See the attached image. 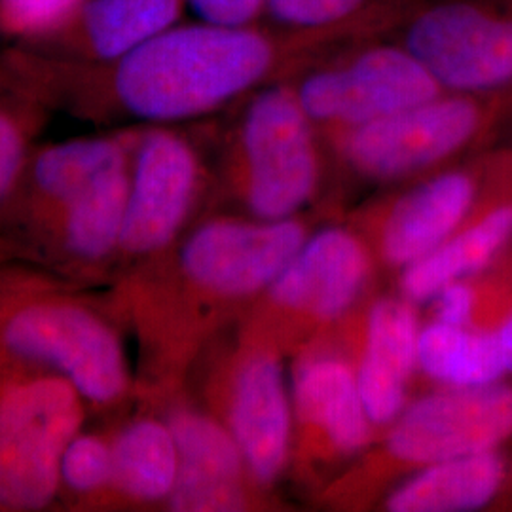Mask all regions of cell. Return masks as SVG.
<instances>
[{
  "label": "cell",
  "instance_id": "2",
  "mask_svg": "<svg viewBox=\"0 0 512 512\" xmlns=\"http://www.w3.org/2000/svg\"><path fill=\"white\" fill-rule=\"evenodd\" d=\"M122 325L103 289L0 258V366L69 380L103 421L135 395Z\"/></svg>",
  "mask_w": 512,
  "mask_h": 512
},
{
  "label": "cell",
  "instance_id": "21",
  "mask_svg": "<svg viewBox=\"0 0 512 512\" xmlns=\"http://www.w3.org/2000/svg\"><path fill=\"white\" fill-rule=\"evenodd\" d=\"M511 238L512 205L497 207L465 232L406 266L404 294L414 302L435 298L450 283L486 268Z\"/></svg>",
  "mask_w": 512,
  "mask_h": 512
},
{
  "label": "cell",
  "instance_id": "25",
  "mask_svg": "<svg viewBox=\"0 0 512 512\" xmlns=\"http://www.w3.org/2000/svg\"><path fill=\"white\" fill-rule=\"evenodd\" d=\"M61 499L74 509H109L112 499L110 429L76 433L59 463Z\"/></svg>",
  "mask_w": 512,
  "mask_h": 512
},
{
  "label": "cell",
  "instance_id": "9",
  "mask_svg": "<svg viewBox=\"0 0 512 512\" xmlns=\"http://www.w3.org/2000/svg\"><path fill=\"white\" fill-rule=\"evenodd\" d=\"M296 93L311 122L342 131L431 101L442 88L404 46L382 44L311 73Z\"/></svg>",
  "mask_w": 512,
  "mask_h": 512
},
{
  "label": "cell",
  "instance_id": "19",
  "mask_svg": "<svg viewBox=\"0 0 512 512\" xmlns=\"http://www.w3.org/2000/svg\"><path fill=\"white\" fill-rule=\"evenodd\" d=\"M294 403L302 420L319 427L330 444L353 454L370 440V418L359 380L344 361L317 357L302 366L294 380Z\"/></svg>",
  "mask_w": 512,
  "mask_h": 512
},
{
  "label": "cell",
  "instance_id": "1",
  "mask_svg": "<svg viewBox=\"0 0 512 512\" xmlns=\"http://www.w3.org/2000/svg\"><path fill=\"white\" fill-rule=\"evenodd\" d=\"M342 31L173 25L112 63L109 73L44 93V101L67 99L92 118L124 114L152 124L181 122L224 107L274 73L285 55L321 48Z\"/></svg>",
  "mask_w": 512,
  "mask_h": 512
},
{
  "label": "cell",
  "instance_id": "20",
  "mask_svg": "<svg viewBox=\"0 0 512 512\" xmlns=\"http://www.w3.org/2000/svg\"><path fill=\"white\" fill-rule=\"evenodd\" d=\"M505 478V463L490 450L429 463L389 497L393 512H463L488 505Z\"/></svg>",
  "mask_w": 512,
  "mask_h": 512
},
{
  "label": "cell",
  "instance_id": "23",
  "mask_svg": "<svg viewBox=\"0 0 512 512\" xmlns=\"http://www.w3.org/2000/svg\"><path fill=\"white\" fill-rule=\"evenodd\" d=\"M418 363L425 374L448 387L495 384L509 374L495 330L475 332L440 321L421 330Z\"/></svg>",
  "mask_w": 512,
  "mask_h": 512
},
{
  "label": "cell",
  "instance_id": "26",
  "mask_svg": "<svg viewBox=\"0 0 512 512\" xmlns=\"http://www.w3.org/2000/svg\"><path fill=\"white\" fill-rule=\"evenodd\" d=\"M370 0H270L268 16L281 29L336 31L351 29Z\"/></svg>",
  "mask_w": 512,
  "mask_h": 512
},
{
  "label": "cell",
  "instance_id": "28",
  "mask_svg": "<svg viewBox=\"0 0 512 512\" xmlns=\"http://www.w3.org/2000/svg\"><path fill=\"white\" fill-rule=\"evenodd\" d=\"M203 23L220 27H249L268 12L270 0H184Z\"/></svg>",
  "mask_w": 512,
  "mask_h": 512
},
{
  "label": "cell",
  "instance_id": "7",
  "mask_svg": "<svg viewBox=\"0 0 512 512\" xmlns=\"http://www.w3.org/2000/svg\"><path fill=\"white\" fill-rule=\"evenodd\" d=\"M404 48L452 93L512 84V6L499 0H444L414 16Z\"/></svg>",
  "mask_w": 512,
  "mask_h": 512
},
{
  "label": "cell",
  "instance_id": "17",
  "mask_svg": "<svg viewBox=\"0 0 512 512\" xmlns=\"http://www.w3.org/2000/svg\"><path fill=\"white\" fill-rule=\"evenodd\" d=\"M475 194L473 177L463 171L442 173L408 192L385 222V258L397 266H410L435 251L452 238Z\"/></svg>",
  "mask_w": 512,
  "mask_h": 512
},
{
  "label": "cell",
  "instance_id": "24",
  "mask_svg": "<svg viewBox=\"0 0 512 512\" xmlns=\"http://www.w3.org/2000/svg\"><path fill=\"white\" fill-rule=\"evenodd\" d=\"M46 101L29 84L0 76V215L33 154Z\"/></svg>",
  "mask_w": 512,
  "mask_h": 512
},
{
  "label": "cell",
  "instance_id": "3",
  "mask_svg": "<svg viewBox=\"0 0 512 512\" xmlns=\"http://www.w3.org/2000/svg\"><path fill=\"white\" fill-rule=\"evenodd\" d=\"M88 416L69 380L0 366V511H46L61 499V456Z\"/></svg>",
  "mask_w": 512,
  "mask_h": 512
},
{
  "label": "cell",
  "instance_id": "5",
  "mask_svg": "<svg viewBox=\"0 0 512 512\" xmlns=\"http://www.w3.org/2000/svg\"><path fill=\"white\" fill-rule=\"evenodd\" d=\"M200 186L202 162L184 135L167 128L137 131L128 207L105 291L126 287L156 266V258L183 234Z\"/></svg>",
  "mask_w": 512,
  "mask_h": 512
},
{
  "label": "cell",
  "instance_id": "27",
  "mask_svg": "<svg viewBox=\"0 0 512 512\" xmlns=\"http://www.w3.org/2000/svg\"><path fill=\"white\" fill-rule=\"evenodd\" d=\"M84 0H0V29L10 35L37 37L65 25Z\"/></svg>",
  "mask_w": 512,
  "mask_h": 512
},
{
  "label": "cell",
  "instance_id": "29",
  "mask_svg": "<svg viewBox=\"0 0 512 512\" xmlns=\"http://www.w3.org/2000/svg\"><path fill=\"white\" fill-rule=\"evenodd\" d=\"M437 317L440 323L467 327L475 310V293L469 285L456 281L444 287L437 296Z\"/></svg>",
  "mask_w": 512,
  "mask_h": 512
},
{
  "label": "cell",
  "instance_id": "30",
  "mask_svg": "<svg viewBox=\"0 0 512 512\" xmlns=\"http://www.w3.org/2000/svg\"><path fill=\"white\" fill-rule=\"evenodd\" d=\"M497 338H499V344L503 348L505 353V359H507V366H509V372H512V313L501 323V327L495 330Z\"/></svg>",
  "mask_w": 512,
  "mask_h": 512
},
{
  "label": "cell",
  "instance_id": "10",
  "mask_svg": "<svg viewBox=\"0 0 512 512\" xmlns=\"http://www.w3.org/2000/svg\"><path fill=\"white\" fill-rule=\"evenodd\" d=\"M133 152V150H131ZM131 184V154L101 173L71 205L8 260L88 289H107L114 272Z\"/></svg>",
  "mask_w": 512,
  "mask_h": 512
},
{
  "label": "cell",
  "instance_id": "13",
  "mask_svg": "<svg viewBox=\"0 0 512 512\" xmlns=\"http://www.w3.org/2000/svg\"><path fill=\"white\" fill-rule=\"evenodd\" d=\"M165 421L179 450V476L167 499L169 509L243 511L247 467L230 429L190 406H175Z\"/></svg>",
  "mask_w": 512,
  "mask_h": 512
},
{
  "label": "cell",
  "instance_id": "4",
  "mask_svg": "<svg viewBox=\"0 0 512 512\" xmlns=\"http://www.w3.org/2000/svg\"><path fill=\"white\" fill-rule=\"evenodd\" d=\"M302 245L304 228L293 220H209L184 239L183 247L177 253L175 289H141L129 296L124 308H128L129 302L133 304L148 294H173V300L186 298L188 304L196 308L200 302H232L251 296L262 289H270ZM165 300L171 298L150 300L137 306L133 313L148 304ZM196 308L184 327L181 355L192 342Z\"/></svg>",
  "mask_w": 512,
  "mask_h": 512
},
{
  "label": "cell",
  "instance_id": "11",
  "mask_svg": "<svg viewBox=\"0 0 512 512\" xmlns=\"http://www.w3.org/2000/svg\"><path fill=\"white\" fill-rule=\"evenodd\" d=\"M137 131L71 139L35 150L0 215V258H10L109 167L128 158Z\"/></svg>",
  "mask_w": 512,
  "mask_h": 512
},
{
  "label": "cell",
  "instance_id": "22",
  "mask_svg": "<svg viewBox=\"0 0 512 512\" xmlns=\"http://www.w3.org/2000/svg\"><path fill=\"white\" fill-rule=\"evenodd\" d=\"M184 0H92L80 8L88 55L116 63L150 38L173 27Z\"/></svg>",
  "mask_w": 512,
  "mask_h": 512
},
{
  "label": "cell",
  "instance_id": "16",
  "mask_svg": "<svg viewBox=\"0 0 512 512\" xmlns=\"http://www.w3.org/2000/svg\"><path fill=\"white\" fill-rule=\"evenodd\" d=\"M418 323L408 304L384 298L368 317L366 348L357 374L372 423L395 420L404 406L406 382L418 363Z\"/></svg>",
  "mask_w": 512,
  "mask_h": 512
},
{
  "label": "cell",
  "instance_id": "8",
  "mask_svg": "<svg viewBox=\"0 0 512 512\" xmlns=\"http://www.w3.org/2000/svg\"><path fill=\"white\" fill-rule=\"evenodd\" d=\"M486 122L469 93L442 95L357 128L342 129L340 150L355 171L397 179L433 167L467 147Z\"/></svg>",
  "mask_w": 512,
  "mask_h": 512
},
{
  "label": "cell",
  "instance_id": "31",
  "mask_svg": "<svg viewBox=\"0 0 512 512\" xmlns=\"http://www.w3.org/2000/svg\"><path fill=\"white\" fill-rule=\"evenodd\" d=\"M499 2H505V4H509V6H512V0H499Z\"/></svg>",
  "mask_w": 512,
  "mask_h": 512
},
{
  "label": "cell",
  "instance_id": "15",
  "mask_svg": "<svg viewBox=\"0 0 512 512\" xmlns=\"http://www.w3.org/2000/svg\"><path fill=\"white\" fill-rule=\"evenodd\" d=\"M368 258L363 245L344 230L310 239L270 285L277 306L315 319H334L365 287Z\"/></svg>",
  "mask_w": 512,
  "mask_h": 512
},
{
  "label": "cell",
  "instance_id": "6",
  "mask_svg": "<svg viewBox=\"0 0 512 512\" xmlns=\"http://www.w3.org/2000/svg\"><path fill=\"white\" fill-rule=\"evenodd\" d=\"M239 177L249 209L262 220L291 217L319 179L311 118L287 86L251 101L238 137Z\"/></svg>",
  "mask_w": 512,
  "mask_h": 512
},
{
  "label": "cell",
  "instance_id": "12",
  "mask_svg": "<svg viewBox=\"0 0 512 512\" xmlns=\"http://www.w3.org/2000/svg\"><path fill=\"white\" fill-rule=\"evenodd\" d=\"M512 435V387H448L412 404L389 435L391 454L429 465L495 450Z\"/></svg>",
  "mask_w": 512,
  "mask_h": 512
},
{
  "label": "cell",
  "instance_id": "18",
  "mask_svg": "<svg viewBox=\"0 0 512 512\" xmlns=\"http://www.w3.org/2000/svg\"><path fill=\"white\" fill-rule=\"evenodd\" d=\"M114 505L167 501L179 476V450L167 421L139 416L110 429Z\"/></svg>",
  "mask_w": 512,
  "mask_h": 512
},
{
  "label": "cell",
  "instance_id": "14",
  "mask_svg": "<svg viewBox=\"0 0 512 512\" xmlns=\"http://www.w3.org/2000/svg\"><path fill=\"white\" fill-rule=\"evenodd\" d=\"M228 429L238 442L245 467L258 482L281 473L291 440V410L283 372L270 355L239 363L224 403Z\"/></svg>",
  "mask_w": 512,
  "mask_h": 512
}]
</instances>
